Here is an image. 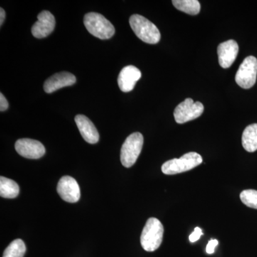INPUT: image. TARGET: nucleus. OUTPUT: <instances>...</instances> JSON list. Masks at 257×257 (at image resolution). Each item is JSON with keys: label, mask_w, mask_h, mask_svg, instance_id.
I'll return each mask as SVG.
<instances>
[{"label": "nucleus", "mask_w": 257, "mask_h": 257, "mask_svg": "<svg viewBox=\"0 0 257 257\" xmlns=\"http://www.w3.org/2000/svg\"><path fill=\"white\" fill-rule=\"evenodd\" d=\"M84 24L89 33L100 40H108L114 35L115 29L112 24L99 13L85 15Z\"/></svg>", "instance_id": "nucleus-3"}, {"label": "nucleus", "mask_w": 257, "mask_h": 257, "mask_svg": "<svg viewBox=\"0 0 257 257\" xmlns=\"http://www.w3.org/2000/svg\"><path fill=\"white\" fill-rule=\"evenodd\" d=\"M77 79L74 74L67 72H59L51 76L45 81L44 89L45 92L51 94L58 89L75 84Z\"/></svg>", "instance_id": "nucleus-13"}, {"label": "nucleus", "mask_w": 257, "mask_h": 257, "mask_svg": "<svg viewBox=\"0 0 257 257\" xmlns=\"http://www.w3.org/2000/svg\"><path fill=\"white\" fill-rule=\"evenodd\" d=\"M141 77L142 73L140 69L135 66H126L121 69L118 77L119 89L124 92H131Z\"/></svg>", "instance_id": "nucleus-12"}, {"label": "nucleus", "mask_w": 257, "mask_h": 257, "mask_svg": "<svg viewBox=\"0 0 257 257\" xmlns=\"http://www.w3.org/2000/svg\"><path fill=\"white\" fill-rule=\"evenodd\" d=\"M20 187L15 181L6 178L0 177V196L7 199H14L19 195Z\"/></svg>", "instance_id": "nucleus-16"}, {"label": "nucleus", "mask_w": 257, "mask_h": 257, "mask_svg": "<svg viewBox=\"0 0 257 257\" xmlns=\"http://www.w3.org/2000/svg\"><path fill=\"white\" fill-rule=\"evenodd\" d=\"M202 161V156L197 152H189L180 158H175L166 162L162 165V172L167 175L183 173L200 165Z\"/></svg>", "instance_id": "nucleus-4"}, {"label": "nucleus", "mask_w": 257, "mask_h": 257, "mask_svg": "<svg viewBox=\"0 0 257 257\" xmlns=\"http://www.w3.org/2000/svg\"><path fill=\"white\" fill-rule=\"evenodd\" d=\"M57 192L65 202L75 203L80 199V188L77 181L73 177L64 176L59 181L57 187Z\"/></svg>", "instance_id": "nucleus-8"}, {"label": "nucleus", "mask_w": 257, "mask_h": 257, "mask_svg": "<svg viewBox=\"0 0 257 257\" xmlns=\"http://www.w3.org/2000/svg\"><path fill=\"white\" fill-rule=\"evenodd\" d=\"M172 4L179 11L187 14L196 15L200 12V3L197 0H173Z\"/></svg>", "instance_id": "nucleus-17"}, {"label": "nucleus", "mask_w": 257, "mask_h": 257, "mask_svg": "<svg viewBox=\"0 0 257 257\" xmlns=\"http://www.w3.org/2000/svg\"><path fill=\"white\" fill-rule=\"evenodd\" d=\"M26 252V246L22 239H15L5 250L3 257H23Z\"/></svg>", "instance_id": "nucleus-18"}, {"label": "nucleus", "mask_w": 257, "mask_h": 257, "mask_svg": "<svg viewBox=\"0 0 257 257\" xmlns=\"http://www.w3.org/2000/svg\"><path fill=\"white\" fill-rule=\"evenodd\" d=\"M240 199L245 205L257 209V191L253 189L243 191L240 194Z\"/></svg>", "instance_id": "nucleus-19"}, {"label": "nucleus", "mask_w": 257, "mask_h": 257, "mask_svg": "<svg viewBox=\"0 0 257 257\" xmlns=\"http://www.w3.org/2000/svg\"><path fill=\"white\" fill-rule=\"evenodd\" d=\"M164 226L156 218H150L142 232L141 245L147 251H155L160 247L163 240Z\"/></svg>", "instance_id": "nucleus-2"}, {"label": "nucleus", "mask_w": 257, "mask_h": 257, "mask_svg": "<svg viewBox=\"0 0 257 257\" xmlns=\"http://www.w3.org/2000/svg\"><path fill=\"white\" fill-rule=\"evenodd\" d=\"M38 20L32 28V33L36 38H45L52 33L55 28V18L49 11H42L37 16Z\"/></svg>", "instance_id": "nucleus-10"}, {"label": "nucleus", "mask_w": 257, "mask_h": 257, "mask_svg": "<svg viewBox=\"0 0 257 257\" xmlns=\"http://www.w3.org/2000/svg\"><path fill=\"white\" fill-rule=\"evenodd\" d=\"M5 17H6L5 11L3 8H1V10H0V25H3L5 20Z\"/></svg>", "instance_id": "nucleus-23"}, {"label": "nucleus", "mask_w": 257, "mask_h": 257, "mask_svg": "<svg viewBox=\"0 0 257 257\" xmlns=\"http://www.w3.org/2000/svg\"><path fill=\"white\" fill-rule=\"evenodd\" d=\"M202 230L199 227H196L194 230V232L192 233L189 236V239L191 242L194 243L200 239L201 236H202Z\"/></svg>", "instance_id": "nucleus-20"}, {"label": "nucleus", "mask_w": 257, "mask_h": 257, "mask_svg": "<svg viewBox=\"0 0 257 257\" xmlns=\"http://www.w3.org/2000/svg\"><path fill=\"white\" fill-rule=\"evenodd\" d=\"M218 241L216 239H211L208 243L207 248H206V251H207V253H209V254H211V253H214V250H215V247L218 245Z\"/></svg>", "instance_id": "nucleus-21"}, {"label": "nucleus", "mask_w": 257, "mask_h": 257, "mask_svg": "<svg viewBox=\"0 0 257 257\" xmlns=\"http://www.w3.org/2000/svg\"><path fill=\"white\" fill-rule=\"evenodd\" d=\"M130 24L135 35L139 39L147 44L158 43L160 41V30L155 24L140 15H133L130 17Z\"/></svg>", "instance_id": "nucleus-1"}, {"label": "nucleus", "mask_w": 257, "mask_h": 257, "mask_svg": "<svg viewBox=\"0 0 257 257\" xmlns=\"http://www.w3.org/2000/svg\"><path fill=\"white\" fill-rule=\"evenodd\" d=\"M144 144L143 135L140 133L132 134L126 139L121 149L120 159L124 167H133L138 160Z\"/></svg>", "instance_id": "nucleus-5"}, {"label": "nucleus", "mask_w": 257, "mask_h": 257, "mask_svg": "<svg viewBox=\"0 0 257 257\" xmlns=\"http://www.w3.org/2000/svg\"><path fill=\"white\" fill-rule=\"evenodd\" d=\"M239 53V45L233 40L219 44L217 48L219 63L222 68H229L234 63Z\"/></svg>", "instance_id": "nucleus-11"}, {"label": "nucleus", "mask_w": 257, "mask_h": 257, "mask_svg": "<svg viewBox=\"0 0 257 257\" xmlns=\"http://www.w3.org/2000/svg\"><path fill=\"white\" fill-rule=\"evenodd\" d=\"M15 150L19 155L27 159L37 160L45 154V148L40 142L31 139H21L15 143Z\"/></svg>", "instance_id": "nucleus-9"}, {"label": "nucleus", "mask_w": 257, "mask_h": 257, "mask_svg": "<svg viewBox=\"0 0 257 257\" xmlns=\"http://www.w3.org/2000/svg\"><path fill=\"white\" fill-rule=\"evenodd\" d=\"M242 145L244 150L248 152L257 150V124L248 125L242 134Z\"/></svg>", "instance_id": "nucleus-15"}, {"label": "nucleus", "mask_w": 257, "mask_h": 257, "mask_svg": "<svg viewBox=\"0 0 257 257\" xmlns=\"http://www.w3.org/2000/svg\"><path fill=\"white\" fill-rule=\"evenodd\" d=\"M75 122L83 139L89 144H96L99 142V135L95 126L89 118L84 115L75 116Z\"/></svg>", "instance_id": "nucleus-14"}, {"label": "nucleus", "mask_w": 257, "mask_h": 257, "mask_svg": "<svg viewBox=\"0 0 257 257\" xmlns=\"http://www.w3.org/2000/svg\"><path fill=\"white\" fill-rule=\"evenodd\" d=\"M204 107L199 101L194 102L191 98H187L180 103L174 111L176 122L184 124L199 117L204 112Z\"/></svg>", "instance_id": "nucleus-7"}, {"label": "nucleus", "mask_w": 257, "mask_h": 257, "mask_svg": "<svg viewBox=\"0 0 257 257\" xmlns=\"http://www.w3.org/2000/svg\"><path fill=\"white\" fill-rule=\"evenodd\" d=\"M8 107H9V103H8L5 96L3 95V93H1L0 94V111L7 110Z\"/></svg>", "instance_id": "nucleus-22"}, {"label": "nucleus", "mask_w": 257, "mask_h": 257, "mask_svg": "<svg viewBox=\"0 0 257 257\" xmlns=\"http://www.w3.org/2000/svg\"><path fill=\"white\" fill-rule=\"evenodd\" d=\"M256 75L257 59L253 56H248L239 66L235 80L243 89H250L256 83Z\"/></svg>", "instance_id": "nucleus-6"}]
</instances>
